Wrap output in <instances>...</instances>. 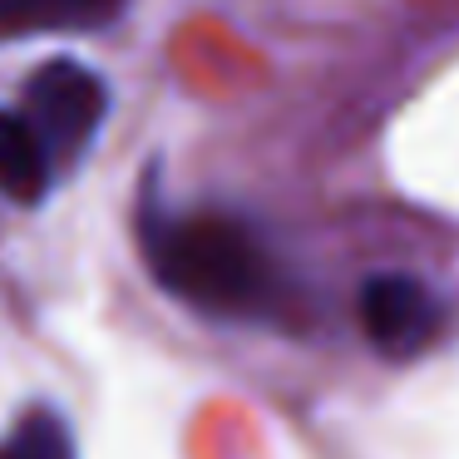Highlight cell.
I'll return each mask as SVG.
<instances>
[{"mask_svg": "<svg viewBox=\"0 0 459 459\" xmlns=\"http://www.w3.org/2000/svg\"><path fill=\"white\" fill-rule=\"evenodd\" d=\"M153 277L178 301L212 316H262L281 297V272L247 222L228 212H139Z\"/></svg>", "mask_w": 459, "mask_h": 459, "instance_id": "obj_1", "label": "cell"}, {"mask_svg": "<svg viewBox=\"0 0 459 459\" xmlns=\"http://www.w3.org/2000/svg\"><path fill=\"white\" fill-rule=\"evenodd\" d=\"M21 114L40 129V139H45V149L55 153V163L70 169V163H80V153L94 143V134L104 129L109 84H104L100 70L60 55V60L40 65V70L30 74Z\"/></svg>", "mask_w": 459, "mask_h": 459, "instance_id": "obj_2", "label": "cell"}, {"mask_svg": "<svg viewBox=\"0 0 459 459\" xmlns=\"http://www.w3.org/2000/svg\"><path fill=\"white\" fill-rule=\"evenodd\" d=\"M356 307H360V326H366L370 346L390 360H410L420 351H429L439 326H445V301L410 272L366 277Z\"/></svg>", "mask_w": 459, "mask_h": 459, "instance_id": "obj_3", "label": "cell"}, {"mask_svg": "<svg viewBox=\"0 0 459 459\" xmlns=\"http://www.w3.org/2000/svg\"><path fill=\"white\" fill-rule=\"evenodd\" d=\"M60 178V163L45 149L40 129L21 109H0V193L15 203H40Z\"/></svg>", "mask_w": 459, "mask_h": 459, "instance_id": "obj_4", "label": "cell"}, {"mask_svg": "<svg viewBox=\"0 0 459 459\" xmlns=\"http://www.w3.org/2000/svg\"><path fill=\"white\" fill-rule=\"evenodd\" d=\"M129 0H0V40L21 35H90L114 25Z\"/></svg>", "mask_w": 459, "mask_h": 459, "instance_id": "obj_5", "label": "cell"}, {"mask_svg": "<svg viewBox=\"0 0 459 459\" xmlns=\"http://www.w3.org/2000/svg\"><path fill=\"white\" fill-rule=\"evenodd\" d=\"M0 459H74V439L55 410H30L0 439Z\"/></svg>", "mask_w": 459, "mask_h": 459, "instance_id": "obj_6", "label": "cell"}]
</instances>
